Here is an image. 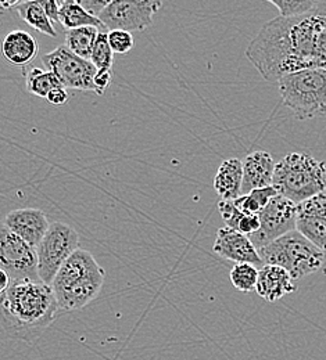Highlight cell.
<instances>
[{
    "instance_id": "obj_1",
    "label": "cell",
    "mask_w": 326,
    "mask_h": 360,
    "mask_svg": "<svg viewBox=\"0 0 326 360\" xmlns=\"http://www.w3.org/2000/svg\"><path fill=\"white\" fill-rule=\"evenodd\" d=\"M246 57L268 82L301 70H326V0L304 14L267 22L247 46Z\"/></svg>"
},
{
    "instance_id": "obj_2",
    "label": "cell",
    "mask_w": 326,
    "mask_h": 360,
    "mask_svg": "<svg viewBox=\"0 0 326 360\" xmlns=\"http://www.w3.org/2000/svg\"><path fill=\"white\" fill-rule=\"evenodd\" d=\"M58 314L60 307L54 291L42 280L13 281L1 292L0 327L8 340L32 344Z\"/></svg>"
},
{
    "instance_id": "obj_3",
    "label": "cell",
    "mask_w": 326,
    "mask_h": 360,
    "mask_svg": "<svg viewBox=\"0 0 326 360\" xmlns=\"http://www.w3.org/2000/svg\"><path fill=\"white\" fill-rule=\"evenodd\" d=\"M104 269L87 250H77L56 274L51 288L61 312L82 309L100 294Z\"/></svg>"
},
{
    "instance_id": "obj_4",
    "label": "cell",
    "mask_w": 326,
    "mask_h": 360,
    "mask_svg": "<svg viewBox=\"0 0 326 360\" xmlns=\"http://www.w3.org/2000/svg\"><path fill=\"white\" fill-rule=\"evenodd\" d=\"M272 186L297 205L326 191V164L306 153H290L275 167Z\"/></svg>"
},
{
    "instance_id": "obj_5",
    "label": "cell",
    "mask_w": 326,
    "mask_h": 360,
    "mask_svg": "<svg viewBox=\"0 0 326 360\" xmlns=\"http://www.w3.org/2000/svg\"><path fill=\"white\" fill-rule=\"evenodd\" d=\"M284 105L300 121L326 115V70L308 68L277 82Z\"/></svg>"
},
{
    "instance_id": "obj_6",
    "label": "cell",
    "mask_w": 326,
    "mask_h": 360,
    "mask_svg": "<svg viewBox=\"0 0 326 360\" xmlns=\"http://www.w3.org/2000/svg\"><path fill=\"white\" fill-rule=\"evenodd\" d=\"M264 265H275L287 270L294 280H300L322 268L325 252L313 244L297 229L258 250Z\"/></svg>"
},
{
    "instance_id": "obj_7",
    "label": "cell",
    "mask_w": 326,
    "mask_h": 360,
    "mask_svg": "<svg viewBox=\"0 0 326 360\" xmlns=\"http://www.w3.org/2000/svg\"><path fill=\"white\" fill-rule=\"evenodd\" d=\"M77 250H80L78 231L63 222L51 224L45 237L37 247L41 280L51 285L58 270Z\"/></svg>"
},
{
    "instance_id": "obj_8",
    "label": "cell",
    "mask_w": 326,
    "mask_h": 360,
    "mask_svg": "<svg viewBox=\"0 0 326 360\" xmlns=\"http://www.w3.org/2000/svg\"><path fill=\"white\" fill-rule=\"evenodd\" d=\"M42 63L57 75L64 88L96 93L97 68L92 61L80 57L67 46H58L42 56Z\"/></svg>"
},
{
    "instance_id": "obj_9",
    "label": "cell",
    "mask_w": 326,
    "mask_h": 360,
    "mask_svg": "<svg viewBox=\"0 0 326 360\" xmlns=\"http://www.w3.org/2000/svg\"><path fill=\"white\" fill-rule=\"evenodd\" d=\"M161 7L163 0H114L99 14V18L110 31L140 32L153 25L154 15Z\"/></svg>"
},
{
    "instance_id": "obj_10",
    "label": "cell",
    "mask_w": 326,
    "mask_h": 360,
    "mask_svg": "<svg viewBox=\"0 0 326 360\" xmlns=\"http://www.w3.org/2000/svg\"><path fill=\"white\" fill-rule=\"evenodd\" d=\"M0 269L10 276L11 283L41 280L37 248L13 234L6 226L1 227L0 233Z\"/></svg>"
},
{
    "instance_id": "obj_11",
    "label": "cell",
    "mask_w": 326,
    "mask_h": 360,
    "mask_svg": "<svg viewBox=\"0 0 326 360\" xmlns=\"http://www.w3.org/2000/svg\"><path fill=\"white\" fill-rule=\"evenodd\" d=\"M260 229L249 236L257 250L271 244L297 225V204L278 194L260 212Z\"/></svg>"
},
{
    "instance_id": "obj_12",
    "label": "cell",
    "mask_w": 326,
    "mask_h": 360,
    "mask_svg": "<svg viewBox=\"0 0 326 360\" xmlns=\"http://www.w3.org/2000/svg\"><path fill=\"white\" fill-rule=\"evenodd\" d=\"M213 251L220 258L236 264H251L257 268L264 266L260 252L250 237L228 226L218 229Z\"/></svg>"
},
{
    "instance_id": "obj_13",
    "label": "cell",
    "mask_w": 326,
    "mask_h": 360,
    "mask_svg": "<svg viewBox=\"0 0 326 360\" xmlns=\"http://www.w3.org/2000/svg\"><path fill=\"white\" fill-rule=\"evenodd\" d=\"M296 229L326 252V194L321 193L297 205Z\"/></svg>"
},
{
    "instance_id": "obj_14",
    "label": "cell",
    "mask_w": 326,
    "mask_h": 360,
    "mask_svg": "<svg viewBox=\"0 0 326 360\" xmlns=\"http://www.w3.org/2000/svg\"><path fill=\"white\" fill-rule=\"evenodd\" d=\"M32 247H38L50 227L46 215L38 208H20L7 214L4 225Z\"/></svg>"
},
{
    "instance_id": "obj_15",
    "label": "cell",
    "mask_w": 326,
    "mask_h": 360,
    "mask_svg": "<svg viewBox=\"0 0 326 360\" xmlns=\"http://www.w3.org/2000/svg\"><path fill=\"white\" fill-rule=\"evenodd\" d=\"M243 187L242 194H247L256 188L272 186L275 167L272 155L268 151L257 150L250 153L243 161Z\"/></svg>"
},
{
    "instance_id": "obj_16",
    "label": "cell",
    "mask_w": 326,
    "mask_h": 360,
    "mask_svg": "<svg viewBox=\"0 0 326 360\" xmlns=\"http://www.w3.org/2000/svg\"><path fill=\"white\" fill-rule=\"evenodd\" d=\"M296 280L280 266L264 265L260 268L256 292L267 302H275L296 291Z\"/></svg>"
},
{
    "instance_id": "obj_17",
    "label": "cell",
    "mask_w": 326,
    "mask_h": 360,
    "mask_svg": "<svg viewBox=\"0 0 326 360\" xmlns=\"http://www.w3.org/2000/svg\"><path fill=\"white\" fill-rule=\"evenodd\" d=\"M1 51L4 58L11 65L24 67L35 60L39 51V45L31 34L23 30H15L4 38Z\"/></svg>"
},
{
    "instance_id": "obj_18",
    "label": "cell",
    "mask_w": 326,
    "mask_h": 360,
    "mask_svg": "<svg viewBox=\"0 0 326 360\" xmlns=\"http://www.w3.org/2000/svg\"><path fill=\"white\" fill-rule=\"evenodd\" d=\"M243 187V162L239 158L222 161L214 178L217 194L227 201H234L242 195Z\"/></svg>"
},
{
    "instance_id": "obj_19",
    "label": "cell",
    "mask_w": 326,
    "mask_h": 360,
    "mask_svg": "<svg viewBox=\"0 0 326 360\" xmlns=\"http://www.w3.org/2000/svg\"><path fill=\"white\" fill-rule=\"evenodd\" d=\"M58 22L65 28V31L82 27H94L100 32L107 30L101 20L89 13L78 0H65L63 4H60Z\"/></svg>"
},
{
    "instance_id": "obj_20",
    "label": "cell",
    "mask_w": 326,
    "mask_h": 360,
    "mask_svg": "<svg viewBox=\"0 0 326 360\" xmlns=\"http://www.w3.org/2000/svg\"><path fill=\"white\" fill-rule=\"evenodd\" d=\"M218 211L225 222V226L246 236H251L260 229V217L240 211L233 201L221 200L218 202Z\"/></svg>"
},
{
    "instance_id": "obj_21",
    "label": "cell",
    "mask_w": 326,
    "mask_h": 360,
    "mask_svg": "<svg viewBox=\"0 0 326 360\" xmlns=\"http://www.w3.org/2000/svg\"><path fill=\"white\" fill-rule=\"evenodd\" d=\"M15 11L20 15V18L25 21L30 27H32L35 31L50 38L57 37L56 28L53 25V20L49 17L46 10L35 0H25L20 3L15 7Z\"/></svg>"
},
{
    "instance_id": "obj_22",
    "label": "cell",
    "mask_w": 326,
    "mask_h": 360,
    "mask_svg": "<svg viewBox=\"0 0 326 360\" xmlns=\"http://www.w3.org/2000/svg\"><path fill=\"white\" fill-rule=\"evenodd\" d=\"M100 31L94 27H82V28H74L65 31V46L78 54L80 57L89 60L92 57L97 37Z\"/></svg>"
},
{
    "instance_id": "obj_23",
    "label": "cell",
    "mask_w": 326,
    "mask_h": 360,
    "mask_svg": "<svg viewBox=\"0 0 326 360\" xmlns=\"http://www.w3.org/2000/svg\"><path fill=\"white\" fill-rule=\"evenodd\" d=\"M278 194L280 193L274 186H268L263 188H256L247 194H242L233 202L240 211L246 214L260 215V212L268 205V202Z\"/></svg>"
},
{
    "instance_id": "obj_24",
    "label": "cell",
    "mask_w": 326,
    "mask_h": 360,
    "mask_svg": "<svg viewBox=\"0 0 326 360\" xmlns=\"http://www.w3.org/2000/svg\"><path fill=\"white\" fill-rule=\"evenodd\" d=\"M25 85L27 90L38 97L46 98L47 94L51 90L63 86L60 79L57 78V75L50 71V70H42V68H31L27 74H25Z\"/></svg>"
},
{
    "instance_id": "obj_25",
    "label": "cell",
    "mask_w": 326,
    "mask_h": 360,
    "mask_svg": "<svg viewBox=\"0 0 326 360\" xmlns=\"http://www.w3.org/2000/svg\"><path fill=\"white\" fill-rule=\"evenodd\" d=\"M260 268L251 264H236L231 269L230 277L233 287L244 294L253 292L257 288Z\"/></svg>"
},
{
    "instance_id": "obj_26",
    "label": "cell",
    "mask_w": 326,
    "mask_h": 360,
    "mask_svg": "<svg viewBox=\"0 0 326 360\" xmlns=\"http://www.w3.org/2000/svg\"><path fill=\"white\" fill-rule=\"evenodd\" d=\"M91 61L97 70H113L114 51L108 44V37L106 32H100L92 51Z\"/></svg>"
},
{
    "instance_id": "obj_27",
    "label": "cell",
    "mask_w": 326,
    "mask_h": 360,
    "mask_svg": "<svg viewBox=\"0 0 326 360\" xmlns=\"http://www.w3.org/2000/svg\"><path fill=\"white\" fill-rule=\"evenodd\" d=\"M280 10V17H296L313 10L320 0H267Z\"/></svg>"
},
{
    "instance_id": "obj_28",
    "label": "cell",
    "mask_w": 326,
    "mask_h": 360,
    "mask_svg": "<svg viewBox=\"0 0 326 360\" xmlns=\"http://www.w3.org/2000/svg\"><path fill=\"white\" fill-rule=\"evenodd\" d=\"M107 37H108V44L111 46V50L118 54H125L131 51L135 46L132 32H128V31L113 30L107 32Z\"/></svg>"
},
{
    "instance_id": "obj_29",
    "label": "cell",
    "mask_w": 326,
    "mask_h": 360,
    "mask_svg": "<svg viewBox=\"0 0 326 360\" xmlns=\"http://www.w3.org/2000/svg\"><path fill=\"white\" fill-rule=\"evenodd\" d=\"M111 81H113V70H97V74L94 77L96 94L103 96L104 91L108 89Z\"/></svg>"
},
{
    "instance_id": "obj_30",
    "label": "cell",
    "mask_w": 326,
    "mask_h": 360,
    "mask_svg": "<svg viewBox=\"0 0 326 360\" xmlns=\"http://www.w3.org/2000/svg\"><path fill=\"white\" fill-rule=\"evenodd\" d=\"M68 98H70L68 91H67V88H64V86H58V88L51 90L46 97L47 101L54 107L64 105L68 101Z\"/></svg>"
},
{
    "instance_id": "obj_31",
    "label": "cell",
    "mask_w": 326,
    "mask_h": 360,
    "mask_svg": "<svg viewBox=\"0 0 326 360\" xmlns=\"http://www.w3.org/2000/svg\"><path fill=\"white\" fill-rule=\"evenodd\" d=\"M89 13L99 17V14L114 0H78Z\"/></svg>"
},
{
    "instance_id": "obj_32",
    "label": "cell",
    "mask_w": 326,
    "mask_h": 360,
    "mask_svg": "<svg viewBox=\"0 0 326 360\" xmlns=\"http://www.w3.org/2000/svg\"><path fill=\"white\" fill-rule=\"evenodd\" d=\"M37 3H39L45 10H46L49 17L58 22V11H60V3L57 0H35Z\"/></svg>"
},
{
    "instance_id": "obj_33",
    "label": "cell",
    "mask_w": 326,
    "mask_h": 360,
    "mask_svg": "<svg viewBox=\"0 0 326 360\" xmlns=\"http://www.w3.org/2000/svg\"><path fill=\"white\" fill-rule=\"evenodd\" d=\"M20 3H23V1H21V0H0V4H1V8H3V10L15 8Z\"/></svg>"
},
{
    "instance_id": "obj_34",
    "label": "cell",
    "mask_w": 326,
    "mask_h": 360,
    "mask_svg": "<svg viewBox=\"0 0 326 360\" xmlns=\"http://www.w3.org/2000/svg\"><path fill=\"white\" fill-rule=\"evenodd\" d=\"M57 1H58V3H60V4H63V3H64V1H65V0H57Z\"/></svg>"
}]
</instances>
